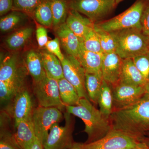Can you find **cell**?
<instances>
[{"label":"cell","instance_id":"obj_29","mask_svg":"<svg viewBox=\"0 0 149 149\" xmlns=\"http://www.w3.org/2000/svg\"><path fill=\"white\" fill-rule=\"evenodd\" d=\"M94 29L100 39L103 53L109 54L116 52L115 42L111 33L95 26Z\"/></svg>","mask_w":149,"mask_h":149},{"label":"cell","instance_id":"obj_11","mask_svg":"<svg viewBox=\"0 0 149 149\" xmlns=\"http://www.w3.org/2000/svg\"><path fill=\"white\" fill-rule=\"evenodd\" d=\"M140 142L119 131L112 130L98 141L83 143V149H122L136 148L141 145Z\"/></svg>","mask_w":149,"mask_h":149},{"label":"cell","instance_id":"obj_44","mask_svg":"<svg viewBox=\"0 0 149 149\" xmlns=\"http://www.w3.org/2000/svg\"><path fill=\"white\" fill-rule=\"evenodd\" d=\"M142 143H143V142H142V143L141 144V145H140V146H139L136 147V148H124V149H137L139 147H140V146H141V145H142Z\"/></svg>","mask_w":149,"mask_h":149},{"label":"cell","instance_id":"obj_26","mask_svg":"<svg viewBox=\"0 0 149 149\" xmlns=\"http://www.w3.org/2000/svg\"><path fill=\"white\" fill-rule=\"evenodd\" d=\"M98 104L101 112L109 118L113 109L112 91L111 86L104 80L99 94Z\"/></svg>","mask_w":149,"mask_h":149},{"label":"cell","instance_id":"obj_13","mask_svg":"<svg viewBox=\"0 0 149 149\" xmlns=\"http://www.w3.org/2000/svg\"><path fill=\"white\" fill-rule=\"evenodd\" d=\"M123 60L116 52L104 54L101 68L102 77L111 87L120 83Z\"/></svg>","mask_w":149,"mask_h":149},{"label":"cell","instance_id":"obj_18","mask_svg":"<svg viewBox=\"0 0 149 149\" xmlns=\"http://www.w3.org/2000/svg\"><path fill=\"white\" fill-rule=\"evenodd\" d=\"M24 63L34 83L40 82L47 76L40 52L33 49L27 51L24 56Z\"/></svg>","mask_w":149,"mask_h":149},{"label":"cell","instance_id":"obj_15","mask_svg":"<svg viewBox=\"0 0 149 149\" xmlns=\"http://www.w3.org/2000/svg\"><path fill=\"white\" fill-rule=\"evenodd\" d=\"M54 29L56 36L67 55L77 58L81 46V42L79 38L69 29L65 22Z\"/></svg>","mask_w":149,"mask_h":149},{"label":"cell","instance_id":"obj_36","mask_svg":"<svg viewBox=\"0 0 149 149\" xmlns=\"http://www.w3.org/2000/svg\"><path fill=\"white\" fill-rule=\"evenodd\" d=\"M36 24V36L38 47L40 49L45 47L48 40V32L45 26L35 21Z\"/></svg>","mask_w":149,"mask_h":149},{"label":"cell","instance_id":"obj_12","mask_svg":"<svg viewBox=\"0 0 149 149\" xmlns=\"http://www.w3.org/2000/svg\"><path fill=\"white\" fill-rule=\"evenodd\" d=\"M112 91L113 97V112L132 105L145 94L144 86H135L122 83L112 87Z\"/></svg>","mask_w":149,"mask_h":149},{"label":"cell","instance_id":"obj_34","mask_svg":"<svg viewBox=\"0 0 149 149\" xmlns=\"http://www.w3.org/2000/svg\"><path fill=\"white\" fill-rule=\"evenodd\" d=\"M132 59L146 83L149 80V53Z\"/></svg>","mask_w":149,"mask_h":149},{"label":"cell","instance_id":"obj_2","mask_svg":"<svg viewBox=\"0 0 149 149\" xmlns=\"http://www.w3.org/2000/svg\"><path fill=\"white\" fill-rule=\"evenodd\" d=\"M65 109L68 113L79 118L84 122V132L88 137L85 143L102 139L112 130L109 118L103 114L89 100L81 98L77 105L66 106Z\"/></svg>","mask_w":149,"mask_h":149},{"label":"cell","instance_id":"obj_41","mask_svg":"<svg viewBox=\"0 0 149 149\" xmlns=\"http://www.w3.org/2000/svg\"><path fill=\"white\" fill-rule=\"evenodd\" d=\"M144 88L145 94L149 95V80L146 83V84L144 86Z\"/></svg>","mask_w":149,"mask_h":149},{"label":"cell","instance_id":"obj_32","mask_svg":"<svg viewBox=\"0 0 149 149\" xmlns=\"http://www.w3.org/2000/svg\"><path fill=\"white\" fill-rule=\"evenodd\" d=\"M42 0H13V10L20 11L32 17L35 9Z\"/></svg>","mask_w":149,"mask_h":149},{"label":"cell","instance_id":"obj_43","mask_svg":"<svg viewBox=\"0 0 149 149\" xmlns=\"http://www.w3.org/2000/svg\"><path fill=\"white\" fill-rule=\"evenodd\" d=\"M137 149H149V148L146 145L145 143L143 142L142 145Z\"/></svg>","mask_w":149,"mask_h":149},{"label":"cell","instance_id":"obj_7","mask_svg":"<svg viewBox=\"0 0 149 149\" xmlns=\"http://www.w3.org/2000/svg\"><path fill=\"white\" fill-rule=\"evenodd\" d=\"M70 9L83 14L93 22L105 17L117 6L116 0H69Z\"/></svg>","mask_w":149,"mask_h":149},{"label":"cell","instance_id":"obj_22","mask_svg":"<svg viewBox=\"0 0 149 149\" xmlns=\"http://www.w3.org/2000/svg\"><path fill=\"white\" fill-rule=\"evenodd\" d=\"M34 29L31 27H22L11 34L6 40V45L10 50H18L31 39Z\"/></svg>","mask_w":149,"mask_h":149},{"label":"cell","instance_id":"obj_45","mask_svg":"<svg viewBox=\"0 0 149 149\" xmlns=\"http://www.w3.org/2000/svg\"><path fill=\"white\" fill-rule=\"evenodd\" d=\"M123 0H116V3L118 4L121 1H122Z\"/></svg>","mask_w":149,"mask_h":149},{"label":"cell","instance_id":"obj_38","mask_svg":"<svg viewBox=\"0 0 149 149\" xmlns=\"http://www.w3.org/2000/svg\"><path fill=\"white\" fill-rule=\"evenodd\" d=\"M13 0H0V15L4 16L13 10Z\"/></svg>","mask_w":149,"mask_h":149},{"label":"cell","instance_id":"obj_3","mask_svg":"<svg viewBox=\"0 0 149 149\" xmlns=\"http://www.w3.org/2000/svg\"><path fill=\"white\" fill-rule=\"evenodd\" d=\"M110 33L115 42L116 52L123 59L149 53V38L141 29L128 28Z\"/></svg>","mask_w":149,"mask_h":149},{"label":"cell","instance_id":"obj_4","mask_svg":"<svg viewBox=\"0 0 149 149\" xmlns=\"http://www.w3.org/2000/svg\"><path fill=\"white\" fill-rule=\"evenodd\" d=\"M146 6L144 0H137L124 12L109 20L95 23V26L109 32L128 28L141 29V18Z\"/></svg>","mask_w":149,"mask_h":149},{"label":"cell","instance_id":"obj_8","mask_svg":"<svg viewBox=\"0 0 149 149\" xmlns=\"http://www.w3.org/2000/svg\"><path fill=\"white\" fill-rule=\"evenodd\" d=\"M27 72L25 63L22 64L17 54L11 55L1 59L0 81L10 83L19 91L25 88Z\"/></svg>","mask_w":149,"mask_h":149},{"label":"cell","instance_id":"obj_14","mask_svg":"<svg viewBox=\"0 0 149 149\" xmlns=\"http://www.w3.org/2000/svg\"><path fill=\"white\" fill-rule=\"evenodd\" d=\"M10 111L15 120V125L19 121L32 116L33 105L28 91L24 88L14 97Z\"/></svg>","mask_w":149,"mask_h":149},{"label":"cell","instance_id":"obj_30","mask_svg":"<svg viewBox=\"0 0 149 149\" xmlns=\"http://www.w3.org/2000/svg\"><path fill=\"white\" fill-rule=\"evenodd\" d=\"M81 43L87 50L97 53H103L100 39L94 28L87 33Z\"/></svg>","mask_w":149,"mask_h":149},{"label":"cell","instance_id":"obj_24","mask_svg":"<svg viewBox=\"0 0 149 149\" xmlns=\"http://www.w3.org/2000/svg\"><path fill=\"white\" fill-rule=\"evenodd\" d=\"M58 84L61 99L65 106L77 105L81 98L74 86L64 77L58 80Z\"/></svg>","mask_w":149,"mask_h":149},{"label":"cell","instance_id":"obj_6","mask_svg":"<svg viewBox=\"0 0 149 149\" xmlns=\"http://www.w3.org/2000/svg\"><path fill=\"white\" fill-rule=\"evenodd\" d=\"M64 118L65 124L60 126L58 123L53 125L45 142L43 145L45 149H69L74 143L72 138L74 120L72 115L66 111Z\"/></svg>","mask_w":149,"mask_h":149},{"label":"cell","instance_id":"obj_9","mask_svg":"<svg viewBox=\"0 0 149 149\" xmlns=\"http://www.w3.org/2000/svg\"><path fill=\"white\" fill-rule=\"evenodd\" d=\"M34 84L33 90L39 106L54 107L61 110L65 109L60 96L58 80L47 76Z\"/></svg>","mask_w":149,"mask_h":149},{"label":"cell","instance_id":"obj_42","mask_svg":"<svg viewBox=\"0 0 149 149\" xmlns=\"http://www.w3.org/2000/svg\"><path fill=\"white\" fill-rule=\"evenodd\" d=\"M143 142L145 143L147 146L149 148V133L145 137L143 140Z\"/></svg>","mask_w":149,"mask_h":149},{"label":"cell","instance_id":"obj_16","mask_svg":"<svg viewBox=\"0 0 149 149\" xmlns=\"http://www.w3.org/2000/svg\"><path fill=\"white\" fill-rule=\"evenodd\" d=\"M65 23L81 42L87 33L94 29L95 24L87 17L83 16L77 11L72 9L69 10Z\"/></svg>","mask_w":149,"mask_h":149},{"label":"cell","instance_id":"obj_20","mask_svg":"<svg viewBox=\"0 0 149 149\" xmlns=\"http://www.w3.org/2000/svg\"><path fill=\"white\" fill-rule=\"evenodd\" d=\"M146 83L133 59H123L119 83L135 86H144Z\"/></svg>","mask_w":149,"mask_h":149},{"label":"cell","instance_id":"obj_28","mask_svg":"<svg viewBox=\"0 0 149 149\" xmlns=\"http://www.w3.org/2000/svg\"><path fill=\"white\" fill-rule=\"evenodd\" d=\"M53 18V26L55 29L61 24L65 23L70 10L69 0H50Z\"/></svg>","mask_w":149,"mask_h":149},{"label":"cell","instance_id":"obj_33","mask_svg":"<svg viewBox=\"0 0 149 149\" xmlns=\"http://www.w3.org/2000/svg\"><path fill=\"white\" fill-rule=\"evenodd\" d=\"M20 91L10 83L0 81L1 102L3 103L11 100L15 95Z\"/></svg>","mask_w":149,"mask_h":149},{"label":"cell","instance_id":"obj_21","mask_svg":"<svg viewBox=\"0 0 149 149\" xmlns=\"http://www.w3.org/2000/svg\"><path fill=\"white\" fill-rule=\"evenodd\" d=\"M40 53L47 76L58 80L64 77L62 65L59 59L47 51H42Z\"/></svg>","mask_w":149,"mask_h":149},{"label":"cell","instance_id":"obj_1","mask_svg":"<svg viewBox=\"0 0 149 149\" xmlns=\"http://www.w3.org/2000/svg\"><path fill=\"white\" fill-rule=\"evenodd\" d=\"M109 118L112 130L142 142L149 133V95L145 94L132 105L113 112Z\"/></svg>","mask_w":149,"mask_h":149},{"label":"cell","instance_id":"obj_17","mask_svg":"<svg viewBox=\"0 0 149 149\" xmlns=\"http://www.w3.org/2000/svg\"><path fill=\"white\" fill-rule=\"evenodd\" d=\"M14 134L17 143L21 149H29L37 139L35 135L32 116L19 121L15 125Z\"/></svg>","mask_w":149,"mask_h":149},{"label":"cell","instance_id":"obj_23","mask_svg":"<svg viewBox=\"0 0 149 149\" xmlns=\"http://www.w3.org/2000/svg\"><path fill=\"white\" fill-rule=\"evenodd\" d=\"M29 17L27 14L20 11H11L1 17L0 19L1 32H7L17 29L24 23Z\"/></svg>","mask_w":149,"mask_h":149},{"label":"cell","instance_id":"obj_19","mask_svg":"<svg viewBox=\"0 0 149 149\" xmlns=\"http://www.w3.org/2000/svg\"><path fill=\"white\" fill-rule=\"evenodd\" d=\"M103 56L104 54L97 53L85 49L81 43L77 59L85 72L102 73Z\"/></svg>","mask_w":149,"mask_h":149},{"label":"cell","instance_id":"obj_35","mask_svg":"<svg viewBox=\"0 0 149 149\" xmlns=\"http://www.w3.org/2000/svg\"><path fill=\"white\" fill-rule=\"evenodd\" d=\"M60 42L57 37L53 40H49L45 46L46 50L56 56L61 61L64 59L65 56L61 52Z\"/></svg>","mask_w":149,"mask_h":149},{"label":"cell","instance_id":"obj_5","mask_svg":"<svg viewBox=\"0 0 149 149\" xmlns=\"http://www.w3.org/2000/svg\"><path fill=\"white\" fill-rule=\"evenodd\" d=\"M64 118L61 110L54 107L38 106L34 109L32 118L36 137L44 145L53 125Z\"/></svg>","mask_w":149,"mask_h":149},{"label":"cell","instance_id":"obj_27","mask_svg":"<svg viewBox=\"0 0 149 149\" xmlns=\"http://www.w3.org/2000/svg\"><path fill=\"white\" fill-rule=\"evenodd\" d=\"M32 17L45 27H53V18L50 0H42L34 11Z\"/></svg>","mask_w":149,"mask_h":149},{"label":"cell","instance_id":"obj_40","mask_svg":"<svg viewBox=\"0 0 149 149\" xmlns=\"http://www.w3.org/2000/svg\"><path fill=\"white\" fill-rule=\"evenodd\" d=\"M83 143L74 142L72 146L69 149H83Z\"/></svg>","mask_w":149,"mask_h":149},{"label":"cell","instance_id":"obj_25","mask_svg":"<svg viewBox=\"0 0 149 149\" xmlns=\"http://www.w3.org/2000/svg\"><path fill=\"white\" fill-rule=\"evenodd\" d=\"M103 81L102 73L85 72V88L90 101L94 104H98Z\"/></svg>","mask_w":149,"mask_h":149},{"label":"cell","instance_id":"obj_31","mask_svg":"<svg viewBox=\"0 0 149 149\" xmlns=\"http://www.w3.org/2000/svg\"><path fill=\"white\" fill-rule=\"evenodd\" d=\"M0 149H21L17 143L14 134L1 125Z\"/></svg>","mask_w":149,"mask_h":149},{"label":"cell","instance_id":"obj_39","mask_svg":"<svg viewBox=\"0 0 149 149\" xmlns=\"http://www.w3.org/2000/svg\"><path fill=\"white\" fill-rule=\"evenodd\" d=\"M29 149H45L43 145L38 139H35Z\"/></svg>","mask_w":149,"mask_h":149},{"label":"cell","instance_id":"obj_37","mask_svg":"<svg viewBox=\"0 0 149 149\" xmlns=\"http://www.w3.org/2000/svg\"><path fill=\"white\" fill-rule=\"evenodd\" d=\"M141 30L143 33L149 38V5L144 10L141 20Z\"/></svg>","mask_w":149,"mask_h":149},{"label":"cell","instance_id":"obj_10","mask_svg":"<svg viewBox=\"0 0 149 149\" xmlns=\"http://www.w3.org/2000/svg\"><path fill=\"white\" fill-rule=\"evenodd\" d=\"M61 63L65 78L74 86L80 98L90 100L85 88V71L77 59L67 55Z\"/></svg>","mask_w":149,"mask_h":149}]
</instances>
